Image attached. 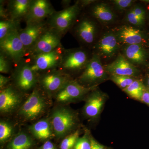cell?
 <instances>
[{
  "mask_svg": "<svg viewBox=\"0 0 149 149\" xmlns=\"http://www.w3.org/2000/svg\"><path fill=\"white\" fill-rule=\"evenodd\" d=\"M13 128L8 123L4 121L0 123V141L3 142L8 139L11 136Z\"/></svg>",
  "mask_w": 149,
  "mask_h": 149,
  "instance_id": "cell-29",
  "label": "cell"
},
{
  "mask_svg": "<svg viewBox=\"0 0 149 149\" xmlns=\"http://www.w3.org/2000/svg\"><path fill=\"white\" fill-rule=\"evenodd\" d=\"M56 11L48 0H32L29 12L24 19L26 24L47 20Z\"/></svg>",
  "mask_w": 149,
  "mask_h": 149,
  "instance_id": "cell-12",
  "label": "cell"
},
{
  "mask_svg": "<svg viewBox=\"0 0 149 149\" xmlns=\"http://www.w3.org/2000/svg\"><path fill=\"white\" fill-rule=\"evenodd\" d=\"M90 59L85 50L81 49H65L58 69L68 74V72L84 69Z\"/></svg>",
  "mask_w": 149,
  "mask_h": 149,
  "instance_id": "cell-4",
  "label": "cell"
},
{
  "mask_svg": "<svg viewBox=\"0 0 149 149\" xmlns=\"http://www.w3.org/2000/svg\"><path fill=\"white\" fill-rule=\"evenodd\" d=\"M95 1H91V0H90V1L87 0V1H81V2H79L80 6L84 7L93 3L95 2Z\"/></svg>",
  "mask_w": 149,
  "mask_h": 149,
  "instance_id": "cell-40",
  "label": "cell"
},
{
  "mask_svg": "<svg viewBox=\"0 0 149 149\" xmlns=\"http://www.w3.org/2000/svg\"><path fill=\"white\" fill-rule=\"evenodd\" d=\"M74 35L81 42L91 45L95 41L96 37L95 24L91 19L83 18L77 23L73 29Z\"/></svg>",
  "mask_w": 149,
  "mask_h": 149,
  "instance_id": "cell-16",
  "label": "cell"
},
{
  "mask_svg": "<svg viewBox=\"0 0 149 149\" xmlns=\"http://www.w3.org/2000/svg\"><path fill=\"white\" fill-rule=\"evenodd\" d=\"M15 69L14 80L19 90L27 91L35 87L38 81L37 74L31 69L24 59L21 61Z\"/></svg>",
  "mask_w": 149,
  "mask_h": 149,
  "instance_id": "cell-6",
  "label": "cell"
},
{
  "mask_svg": "<svg viewBox=\"0 0 149 149\" xmlns=\"http://www.w3.org/2000/svg\"><path fill=\"white\" fill-rule=\"evenodd\" d=\"M119 41L116 34L108 32L103 35L96 46L98 55L110 58L114 56L119 48Z\"/></svg>",
  "mask_w": 149,
  "mask_h": 149,
  "instance_id": "cell-15",
  "label": "cell"
},
{
  "mask_svg": "<svg viewBox=\"0 0 149 149\" xmlns=\"http://www.w3.org/2000/svg\"><path fill=\"white\" fill-rule=\"evenodd\" d=\"M131 10L136 16L145 21L146 19V12L143 9L140 7L136 6L134 7Z\"/></svg>",
  "mask_w": 149,
  "mask_h": 149,
  "instance_id": "cell-35",
  "label": "cell"
},
{
  "mask_svg": "<svg viewBox=\"0 0 149 149\" xmlns=\"http://www.w3.org/2000/svg\"><path fill=\"white\" fill-rule=\"evenodd\" d=\"M47 20L26 24L25 28L19 30V35L24 45L26 54L49 28Z\"/></svg>",
  "mask_w": 149,
  "mask_h": 149,
  "instance_id": "cell-9",
  "label": "cell"
},
{
  "mask_svg": "<svg viewBox=\"0 0 149 149\" xmlns=\"http://www.w3.org/2000/svg\"><path fill=\"white\" fill-rule=\"evenodd\" d=\"M91 141L85 135L78 139L74 145L73 149H91Z\"/></svg>",
  "mask_w": 149,
  "mask_h": 149,
  "instance_id": "cell-32",
  "label": "cell"
},
{
  "mask_svg": "<svg viewBox=\"0 0 149 149\" xmlns=\"http://www.w3.org/2000/svg\"><path fill=\"white\" fill-rule=\"evenodd\" d=\"M19 29L13 31L0 40V53L15 65L20 62L26 55L24 45L19 35Z\"/></svg>",
  "mask_w": 149,
  "mask_h": 149,
  "instance_id": "cell-3",
  "label": "cell"
},
{
  "mask_svg": "<svg viewBox=\"0 0 149 149\" xmlns=\"http://www.w3.org/2000/svg\"><path fill=\"white\" fill-rule=\"evenodd\" d=\"M74 124V115L68 110L61 108L54 112L52 117V127L58 137H61L67 134Z\"/></svg>",
  "mask_w": 149,
  "mask_h": 149,
  "instance_id": "cell-11",
  "label": "cell"
},
{
  "mask_svg": "<svg viewBox=\"0 0 149 149\" xmlns=\"http://www.w3.org/2000/svg\"><path fill=\"white\" fill-rule=\"evenodd\" d=\"M106 71L111 75H123L134 77L139 73L136 67L124 56L120 55L111 63L105 66Z\"/></svg>",
  "mask_w": 149,
  "mask_h": 149,
  "instance_id": "cell-14",
  "label": "cell"
},
{
  "mask_svg": "<svg viewBox=\"0 0 149 149\" xmlns=\"http://www.w3.org/2000/svg\"><path fill=\"white\" fill-rule=\"evenodd\" d=\"M38 80L41 87L47 93L56 94L71 80L69 75L56 69L44 72Z\"/></svg>",
  "mask_w": 149,
  "mask_h": 149,
  "instance_id": "cell-7",
  "label": "cell"
},
{
  "mask_svg": "<svg viewBox=\"0 0 149 149\" xmlns=\"http://www.w3.org/2000/svg\"><path fill=\"white\" fill-rule=\"evenodd\" d=\"M105 102V97L101 93L96 92L88 98L84 110L88 117L95 118L100 114Z\"/></svg>",
  "mask_w": 149,
  "mask_h": 149,
  "instance_id": "cell-20",
  "label": "cell"
},
{
  "mask_svg": "<svg viewBox=\"0 0 149 149\" xmlns=\"http://www.w3.org/2000/svg\"><path fill=\"white\" fill-rule=\"evenodd\" d=\"M125 58L133 63L142 64L146 58V50L141 45H127L124 50Z\"/></svg>",
  "mask_w": 149,
  "mask_h": 149,
  "instance_id": "cell-22",
  "label": "cell"
},
{
  "mask_svg": "<svg viewBox=\"0 0 149 149\" xmlns=\"http://www.w3.org/2000/svg\"><path fill=\"white\" fill-rule=\"evenodd\" d=\"M135 1L133 0H114L113 3L117 9L120 10H125L133 5Z\"/></svg>",
  "mask_w": 149,
  "mask_h": 149,
  "instance_id": "cell-33",
  "label": "cell"
},
{
  "mask_svg": "<svg viewBox=\"0 0 149 149\" xmlns=\"http://www.w3.org/2000/svg\"><path fill=\"white\" fill-rule=\"evenodd\" d=\"M50 123L47 120H41L34 123L30 129L35 137L40 140H46L52 135Z\"/></svg>",
  "mask_w": 149,
  "mask_h": 149,
  "instance_id": "cell-23",
  "label": "cell"
},
{
  "mask_svg": "<svg viewBox=\"0 0 149 149\" xmlns=\"http://www.w3.org/2000/svg\"><path fill=\"white\" fill-rule=\"evenodd\" d=\"M33 141L29 136L24 133L17 135L8 146V149H29Z\"/></svg>",
  "mask_w": 149,
  "mask_h": 149,
  "instance_id": "cell-24",
  "label": "cell"
},
{
  "mask_svg": "<svg viewBox=\"0 0 149 149\" xmlns=\"http://www.w3.org/2000/svg\"><path fill=\"white\" fill-rule=\"evenodd\" d=\"M20 102V97L15 89L10 86L1 90L0 111L3 113L10 112L17 107Z\"/></svg>",
  "mask_w": 149,
  "mask_h": 149,
  "instance_id": "cell-18",
  "label": "cell"
},
{
  "mask_svg": "<svg viewBox=\"0 0 149 149\" xmlns=\"http://www.w3.org/2000/svg\"><path fill=\"white\" fill-rule=\"evenodd\" d=\"M32 0H11L7 2V9L9 19L21 22L29 12Z\"/></svg>",
  "mask_w": 149,
  "mask_h": 149,
  "instance_id": "cell-19",
  "label": "cell"
},
{
  "mask_svg": "<svg viewBox=\"0 0 149 149\" xmlns=\"http://www.w3.org/2000/svg\"><path fill=\"white\" fill-rule=\"evenodd\" d=\"M41 149H55V148L52 142L47 141L43 144Z\"/></svg>",
  "mask_w": 149,
  "mask_h": 149,
  "instance_id": "cell-39",
  "label": "cell"
},
{
  "mask_svg": "<svg viewBox=\"0 0 149 149\" xmlns=\"http://www.w3.org/2000/svg\"><path fill=\"white\" fill-rule=\"evenodd\" d=\"M62 37L58 33L49 27L26 55L29 56L50 52L62 45Z\"/></svg>",
  "mask_w": 149,
  "mask_h": 149,
  "instance_id": "cell-5",
  "label": "cell"
},
{
  "mask_svg": "<svg viewBox=\"0 0 149 149\" xmlns=\"http://www.w3.org/2000/svg\"><path fill=\"white\" fill-rule=\"evenodd\" d=\"M91 149H105L102 145L97 142L94 139H91Z\"/></svg>",
  "mask_w": 149,
  "mask_h": 149,
  "instance_id": "cell-37",
  "label": "cell"
},
{
  "mask_svg": "<svg viewBox=\"0 0 149 149\" xmlns=\"http://www.w3.org/2000/svg\"><path fill=\"white\" fill-rule=\"evenodd\" d=\"M45 107L44 98L39 91L35 89L22 105L19 113L28 120H34L42 114Z\"/></svg>",
  "mask_w": 149,
  "mask_h": 149,
  "instance_id": "cell-10",
  "label": "cell"
},
{
  "mask_svg": "<svg viewBox=\"0 0 149 149\" xmlns=\"http://www.w3.org/2000/svg\"><path fill=\"white\" fill-rule=\"evenodd\" d=\"M111 79L123 90L128 87L135 80L133 77L123 75H111Z\"/></svg>",
  "mask_w": 149,
  "mask_h": 149,
  "instance_id": "cell-27",
  "label": "cell"
},
{
  "mask_svg": "<svg viewBox=\"0 0 149 149\" xmlns=\"http://www.w3.org/2000/svg\"><path fill=\"white\" fill-rule=\"evenodd\" d=\"M10 79L8 77L3 76L2 74H0V88L1 90L5 88L8 83L9 82Z\"/></svg>",
  "mask_w": 149,
  "mask_h": 149,
  "instance_id": "cell-36",
  "label": "cell"
},
{
  "mask_svg": "<svg viewBox=\"0 0 149 149\" xmlns=\"http://www.w3.org/2000/svg\"><path fill=\"white\" fill-rule=\"evenodd\" d=\"M21 22L11 19L1 20L0 21V40L8 36L13 31L20 29Z\"/></svg>",
  "mask_w": 149,
  "mask_h": 149,
  "instance_id": "cell-26",
  "label": "cell"
},
{
  "mask_svg": "<svg viewBox=\"0 0 149 149\" xmlns=\"http://www.w3.org/2000/svg\"><path fill=\"white\" fill-rule=\"evenodd\" d=\"M65 49L62 45L47 53L29 56L24 58L32 70L38 75L40 73L58 69Z\"/></svg>",
  "mask_w": 149,
  "mask_h": 149,
  "instance_id": "cell-2",
  "label": "cell"
},
{
  "mask_svg": "<svg viewBox=\"0 0 149 149\" xmlns=\"http://www.w3.org/2000/svg\"><path fill=\"white\" fill-rule=\"evenodd\" d=\"M12 62L0 53V72L8 73L10 71Z\"/></svg>",
  "mask_w": 149,
  "mask_h": 149,
  "instance_id": "cell-30",
  "label": "cell"
},
{
  "mask_svg": "<svg viewBox=\"0 0 149 149\" xmlns=\"http://www.w3.org/2000/svg\"><path fill=\"white\" fill-rule=\"evenodd\" d=\"M83 69L78 78V83L84 84V86L95 84L103 79L105 76V70L102 65L100 56L96 54L93 55Z\"/></svg>",
  "mask_w": 149,
  "mask_h": 149,
  "instance_id": "cell-8",
  "label": "cell"
},
{
  "mask_svg": "<svg viewBox=\"0 0 149 149\" xmlns=\"http://www.w3.org/2000/svg\"><path fill=\"white\" fill-rule=\"evenodd\" d=\"M79 136L78 130L65 137L62 141L60 146L61 149H71L74 148Z\"/></svg>",
  "mask_w": 149,
  "mask_h": 149,
  "instance_id": "cell-28",
  "label": "cell"
},
{
  "mask_svg": "<svg viewBox=\"0 0 149 149\" xmlns=\"http://www.w3.org/2000/svg\"><path fill=\"white\" fill-rule=\"evenodd\" d=\"M5 2L1 1L0 2V17L1 20H6L10 19L7 9L5 6Z\"/></svg>",
  "mask_w": 149,
  "mask_h": 149,
  "instance_id": "cell-34",
  "label": "cell"
},
{
  "mask_svg": "<svg viewBox=\"0 0 149 149\" xmlns=\"http://www.w3.org/2000/svg\"><path fill=\"white\" fill-rule=\"evenodd\" d=\"M126 19L130 24L136 26H140L143 24L144 20L136 16L131 10L127 13Z\"/></svg>",
  "mask_w": 149,
  "mask_h": 149,
  "instance_id": "cell-31",
  "label": "cell"
},
{
  "mask_svg": "<svg viewBox=\"0 0 149 149\" xmlns=\"http://www.w3.org/2000/svg\"><path fill=\"white\" fill-rule=\"evenodd\" d=\"M147 83H148V86L149 89V76L148 77V80H147Z\"/></svg>",
  "mask_w": 149,
  "mask_h": 149,
  "instance_id": "cell-41",
  "label": "cell"
},
{
  "mask_svg": "<svg viewBox=\"0 0 149 149\" xmlns=\"http://www.w3.org/2000/svg\"><path fill=\"white\" fill-rule=\"evenodd\" d=\"M116 35L120 42L127 45H142L145 41V37L142 31L132 26H122Z\"/></svg>",
  "mask_w": 149,
  "mask_h": 149,
  "instance_id": "cell-17",
  "label": "cell"
},
{
  "mask_svg": "<svg viewBox=\"0 0 149 149\" xmlns=\"http://www.w3.org/2000/svg\"><path fill=\"white\" fill-rule=\"evenodd\" d=\"M93 88L86 87L77 81L71 80L56 94V99L60 102L72 101L80 98Z\"/></svg>",
  "mask_w": 149,
  "mask_h": 149,
  "instance_id": "cell-13",
  "label": "cell"
},
{
  "mask_svg": "<svg viewBox=\"0 0 149 149\" xmlns=\"http://www.w3.org/2000/svg\"><path fill=\"white\" fill-rule=\"evenodd\" d=\"M141 101L143 102L144 103L147 104L149 106V89L146 88L144 91Z\"/></svg>",
  "mask_w": 149,
  "mask_h": 149,
  "instance_id": "cell-38",
  "label": "cell"
},
{
  "mask_svg": "<svg viewBox=\"0 0 149 149\" xmlns=\"http://www.w3.org/2000/svg\"><path fill=\"white\" fill-rule=\"evenodd\" d=\"M92 15L102 23H109L114 19V14L106 4L100 3L93 6L91 9Z\"/></svg>",
  "mask_w": 149,
  "mask_h": 149,
  "instance_id": "cell-21",
  "label": "cell"
},
{
  "mask_svg": "<svg viewBox=\"0 0 149 149\" xmlns=\"http://www.w3.org/2000/svg\"><path fill=\"white\" fill-rule=\"evenodd\" d=\"M80 7L78 1L62 10L56 11L47 20L49 28L63 37L72 28L80 13Z\"/></svg>",
  "mask_w": 149,
  "mask_h": 149,
  "instance_id": "cell-1",
  "label": "cell"
},
{
  "mask_svg": "<svg viewBox=\"0 0 149 149\" xmlns=\"http://www.w3.org/2000/svg\"><path fill=\"white\" fill-rule=\"evenodd\" d=\"M146 89L141 81L135 80L131 85L123 91L132 98L141 101L142 96Z\"/></svg>",
  "mask_w": 149,
  "mask_h": 149,
  "instance_id": "cell-25",
  "label": "cell"
}]
</instances>
